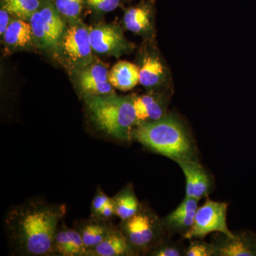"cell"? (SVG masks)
<instances>
[{
  "label": "cell",
  "mask_w": 256,
  "mask_h": 256,
  "mask_svg": "<svg viewBox=\"0 0 256 256\" xmlns=\"http://www.w3.org/2000/svg\"><path fill=\"white\" fill-rule=\"evenodd\" d=\"M66 205L31 200L10 210L5 226L10 244L22 256L54 255L53 244Z\"/></svg>",
  "instance_id": "1"
},
{
  "label": "cell",
  "mask_w": 256,
  "mask_h": 256,
  "mask_svg": "<svg viewBox=\"0 0 256 256\" xmlns=\"http://www.w3.org/2000/svg\"><path fill=\"white\" fill-rule=\"evenodd\" d=\"M132 138L178 164L197 161L191 138L182 122L172 114H166L158 120L138 124L133 130Z\"/></svg>",
  "instance_id": "2"
},
{
  "label": "cell",
  "mask_w": 256,
  "mask_h": 256,
  "mask_svg": "<svg viewBox=\"0 0 256 256\" xmlns=\"http://www.w3.org/2000/svg\"><path fill=\"white\" fill-rule=\"evenodd\" d=\"M86 104L98 129L119 140L132 139L137 124L133 96H86Z\"/></svg>",
  "instance_id": "3"
},
{
  "label": "cell",
  "mask_w": 256,
  "mask_h": 256,
  "mask_svg": "<svg viewBox=\"0 0 256 256\" xmlns=\"http://www.w3.org/2000/svg\"><path fill=\"white\" fill-rule=\"evenodd\" d=\"M120 228L136 254L149 252L160 242L165 230L156 215L141 208L136 215L122 220Z\"/></svg>",
  "instance_id": "4"
},
{
  "label": "cell",
  "mask_w": 256,
  "mask_h": 256,
  "mask_svg": "<svg viewBox=\"0 0 256 256\" xmlns=\"http://www.w3.org/2000/svg\"><path fill=\"white\" fill-rule=\"evenodd\" d=\"M227 210L228 204L207 198L204 204L197 210L192 228L183 236L190 240H202L208 234L218 232L233 237L234 234L229 230L227 226Z\"/></svg>",
  "instance_id": "5"
},
{
  "label": "cell",
  "mask_w": 256,
  "mask_h": 256,
  "mask_svg": "<svg viewBox=\"0 0 256 256\" xmlns=\"http://www.w3.org/2000/svg\"><path fill=\"white\" fill-rule=\"evenodd\" d=\"M60 47L66 58L72 65L84 66L92 60L90 35L84 26H70L62 36Z\"/></svg>",
  "instance_id": "6"
},
{
  "label": "cell",
  "mask_w": 256,
  "mask_h": 256,
  "mask_svg": "<svg viewBox=\"0 0 256 256\" xmlns=\"http://www.w3.org/2000/svg\"><path fill=\"white\" fill-rule=\"evenodd\" d=\"M92 50L99 54L119 56L132 50L122 30L111 24H101L89 30Z\"/></svg>",
  "instance_id": "7"
},
{
  "label": "cell",
  "mask_w": 256,
  "mask_h": 256,
  "mask_svg": "<svg viewBox=\"0 0 256 256\" xmlns=\"http://www.w3.org/2000/svg\"><path fill=\"white\" fill-rule=\"evenodd\" d=\"M107 68L100 64H92L79 72L78 85L86 96L114 94Z\"/></svg>",
  "instance_id": "8"
},
{
  "label": "cell",
  "mask_w": 256,
  "mask_h": 256,
  "mask_svg": "<svg viewBox=\"0 0 256 256\" xmlns=\"http://www.w3.org/2000/svg\"><path fill=\"white\" fill-rule=\"evenodd\" d=\"M215 256H256V238L247 234H235L229 237L225 234L216 237L212 242Z\"/></svg>",
  "instance_id": "9"
},
{
  "label": "cell",
  "mask_w": 256,
  "mask_h": 256,
  "mask_svg": "<svg viewBox=\"0 0 256 256\" xmlns=\"http://www.w3.org/2000/svg\"><path fill=\"white\" fill-rule=\"evenodd\" d=\"M198 200L185 196L180 206L162 220L165 230L182 235L188 233L194 222Z\"/></svg>",
  "instance_id": "10"
},
{
  "label": "cell",
  "mask_w": 256,
  "mask_h": 256,
  "mask_svg": "<svg viewBox=\"0 0 256 256\" xmlns=\"http://www.w3.org/2000/svg\"><path fill=\"white\" fill-rule=\"evenodd\" d=\"M186 178V196L201 200L208 196L210 180L203 166L197 161L178 164Z\"/></svg>",
  "instance_id": "11"
},
{
  "label": "cell",
  "mask_w": 256,
  "mask_h": 256,
  "mask_svg": "<svg viewBox=\"0 0 256 256\" xmlns=\"http://www.w3.org/2000/svg\"><path fill=\"white\" fill-rule=\"evenodd\" d=\"M137 124L153 122L166 114V104L162 98L153 94L133 96Z\"/></svg>",
  "instance_id": "12"
},
{
  "label": "cell",
  "mask_w": 256,
  "mask_h": 256,
  "mask_svg": "<svg viewBox=\"0 0 256 256\" xmlns=\"http://www.w3.org/2000/svg\"><path fill=\"white\" fill-rule=\"evenodd\" d=\"M114 228V226L108 220L94 218L78 220L75 225V228L82 236L88 256L92 249L100 244Z\"/></svg>",
  "instance_id": "13"
},
{
  "label": "cell",
  "mask_w": 256,
  "mask_h": 256,
  "mask_svg": "<svg viewBox=\"0 0 256 256\" xmlns=\"http://www.w3.org/2000/svg\"><path fill=\"white\" fill-rule=\"evenodd\" d=\"M137 255L121 228L114 227L106 238L90 252V256H124Z\"/></svg>",
  "instance_id": "14"
},
{
  "label": "cell",
  "mask_w": 256,
  "mask_h": 256,
  "mask_svg": "<svg viewBox=\"0 0 256 256\" xmlns=\"http://www.w3.org/2000/svg\"><path fill=\"white\" fill-rule=\"evenodd\" d=\"M108 78L112 86L127 92L134 88L140 82V68L130 62H119L109 72Z\"/></svg>",
  "instance_id": "15"
},
{
  "label": "cell",
  "mask_w": 256,
  "mask_h": 256,
  "mask_svg": "<svg viewBox=\"0 0 256 256\" xmlns=\"http://www.w3.org/2000/svg\"><path fill=\"white\" fill-rule=\"evenodd\" d=\"M166 78V69L161 60L154 55H146L140 68V82L148 88L162 85Z\"/></svg>",
  "instance_id": "16"
},
{
  "label": "cell",
  "mask_w": 256,
  "mask_h": 256,
  "mask_svg": "<svg viewBox=\"0 0 256 256\" xmlns=\"http://www.w3.org/2000/svg\"><path fill=\"white\" fill-rule=\"evenodd\" d=\"M33 38L31 24L21 18L12 20L4 34L6 44L14 48L28 46L32 43Z\"/></svg>",
  "instance_id": "17"
},
{
  "label": "cell",
  "mask_w": 256,
  "mask_h": 256,
  "mask_svg": "<svg viewBox=\"0 0 256 256\" xmlns=\"http://www.w3.org/2000/svg\"><path fill=\"white\" fill-rule=\"evenodd\" d=\"M114 213L121 220L131 218L140 210L139 202L132 186L128 185L112 198Z\"/></svg>",
  "instance_id": "18"
},
{
  "label": "cell",
  "mask_w": 256,
  "mask_h": 256,
  "mask_svg": "<svg viewBox=\"0 0 256 256\" xmlns=\"http://www.w3.org/2000/svg\"><path fill=\"white\" fill-rule=\"evenodd\" d=\"M124 26L136 34H148L152 30L151 12L146 6H137L128 10L124 16Z\"/></svg>",
  "instance_id": "19"
},
{
  "label": "cell",
  "mask_w": 256,
  "mask_h": 256,
  "mask_svg": "<svg viewBox=\"0 0 256 256\" xmlns=\"http://www.w3.org/2000/svg\"><path fill=\"white\" fill-rule=\"evenodd\" d=\"M45 32L50 46H56L62 38L64 32V24L60 14L50 5H47L40 10Z\"/></svg>",
  "instance_id": "20"
},
{
  "label": "cell",
  "mask_w": 256,
  "mask_h": 256,
  "mask_svg": "<svg viewBox=\"0 0 256 256\" xmlns=\"http://www.w3.org/2000/svg\"><path fill=\"white\" fill-rule=\"evenodd\" d=\"M2 8L6 10L10 14L21 20H26L31 18L32 15L38 10L40 6V0H3Z\"/></svg>",
  "instance_id": "21"
},
{
  "label": "cell",
  "mask_w": 256,
  "mask_h": 256,
  "mask_svg": "<svg viewBox=\"0 0 256 256\" xmlns=\"http://www.w3.org/2000/svg\"><path fill=\"white\" fill-rule=\"evenodd\" d=\"M84 0H56L57 11L68 18H77L82 12Z\"/></svg>",
  "instance_id": "22"
},
{
  "label": "cell",
  "mask_w": 256,
  "mask_h": 256,
  "mask_svg": "<svg viewBox=\"0 0 256 256\" xmlns=\"http://www.w3.org/2000/svg\"><path fill=\"white\" fill-rule=\"evenodd\" d=\"M184 256H215V249L212 242L208 244L196 239H191L190 245L185 249Z\"/></svg>",
  "instance_id": "23"
},
{
  "label": "cell",
  "mask_w": 256,
  "mask_h": 256,
  "mask_svg": "<svg viewBox=\"0 0 256 256\" xmlns=\"http://www.w3.org/2000/svg\"><path fill=\"white\" fill-rule=\"evenodd\" d=\"M185 250L178 244L173 242H159L149 252L150 255L154 256H184Z\"/></svg>",
  "instance_id": "24"
},
{
  "label": "cell",
  "mask_w": 256,
  "mask_h": 256,
  "mask_svg": "<svg viewBox=\"0 0 256 256\" xmlns=\"http://www.w3.org/2000/svg\"><path fill=\"white\" fill-rule=\"evenodd\" d=\"M30 20V24L33 31L34 37L38 42L42 46L44 47L50 46V40L47 36L44 28L43 22L40 10H37Z\"/></svg>",
  "instance_id": "25"
},
{
  "label": "cell",
  "mask_w": 256,
  "mask_h": 256,
  "mask_svg": "<svg viewBox=\"0 0 256 256\" xmlns=\"http://www.w3.org/2000/svg\"><path fill=\"white\" fill-rule=\"evenodd\" d=\"M86 2L92 9L102 12H109L119 6L120 0H86Z\"/></svg>",
  "instance_id": "26"
},
{
  "label": "cell",
  "mask_w": 256,
  "mask_h": 256,
  "mask_svg": "<svg viewBox=\"0 0 256 256\" xmlns=\"http://www.w3.org/2000/svg\"><path fill=\"white\" fill-rule=\"evenodd\" d=\"M110 200L104 192L98 191L92 204V218H97L100 210Z\"/></svg>",
  "instance_id": "27"
},
{
  "label": "cell",
  "mask_w": 256,
  "mask_h": 256,
  "mask_svg": "<svg viewBox=\"0 0 256 256\" xmlns=\"http://www.w3.org/2000/svg\"><path fill=\"white\" fill-rule=\"evenodd\" d=\"M116 215L114 213V202H112V198L110 201L104 206V208L100 210V213L98 216V220H108Z\"/></svg>",
  "instance_id": "28"
},
{
  "label": "cell",
  "mask_w": 256,
  "mask_h": 256,
  "mask_svg": "<svg viewBox=\"0 0 256 256\" xmlns=\"http://www.w3.org/2000/svg\"><path fill=\"white\" fill-rule=\"evenodd\" d=\"M10 13L6 10L2 8L0 10V34L4 36L10 24Z\"/></svg>",
  "instance_id": "29"
}]
</instances>
